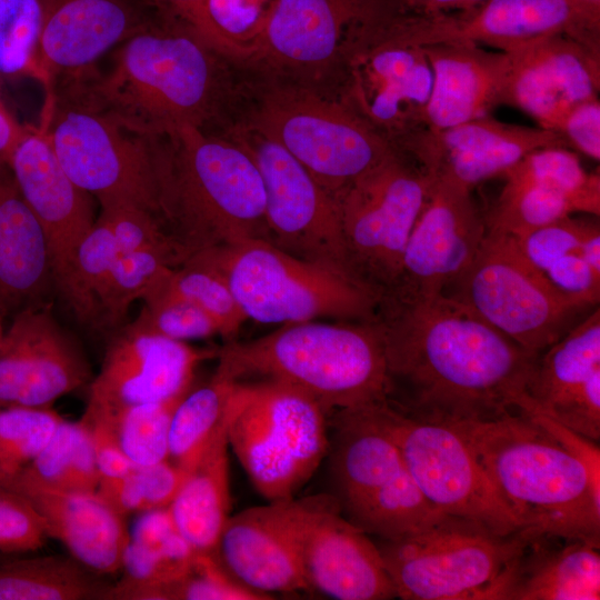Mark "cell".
<instances>
[{"mask_svg": "<svg viewBox=\"0 0 600 600\" xmlns=\"http://www.w3.org/2000/svg\"><path fill=\"white\" fill-rule=\"evenodd\" d=\"M161 287L201 308L231 337L247 319L223 278L211 268L187 260L161 280Z\"/></svg>", "mask_w": 600, "mask_h": 600, "instance_id": "obj_47", "label": "cell"}, {"mask_svg": "<svg viewBox=\"0 0 600 600\" xmlns=\"http://www.w3.org/2000/svg\"><path fill=\"white\" fill-rule=\"evenodd\" d=\"M188 260L219 273L247 319L293 323L331 317L370 321L381 296L360 281L297 258L264 239L204 250Z\"/></svg>", "mask_w": 600, "mask_h": 600, "instance_id": "obj_6", "label": "cell"}, {"mask_svg": "<svg viewBox=\"0 0 600 600\" xmlns=\"http://www.w3.org/2000/svg\"><path fill=\"white\" fill-rule=\"evenodd\" d=\"M250 127L286 149L332 197L397 150L344 101L302 87L268 91Z\"/></svg>", "mask_w": 600, "mask_h": 600, "instance_id": "obj_11", "label": "cell"}, {"mask_svg": "<svg viewBox=\"0 0 600 600\" xmlns=\"http://www.w3.org/2000/svg\"><path fill=\"white\" fill-rule=\"evenodd\" d=\"M431 182L414 159L397 149L333 196L351 271L381 297L398 280Z\"/></svg>", "mask_w": 600, "mask_h": 600, "instance_id": "obj_12", "label": "cell"}, {"mask_svg": "<svg viewBox=\"0 0 600 600\" xmlns=\"http://www.w3.org/2000/svg\"><path fill=\"white\" fill-rule=\"evenodd\" d=\"M276 0H206L198 33L224 58L247 60Z\"/></svg>", "mask_w": 600, "mask_h": 600, "instance_id": "obj_42", "label": "cell"}, {"mask_svg": "<svg viewBox=\"0 0 600 600\" xmlns=\"http://www.w3.org/2000/svg\"><path fill=\"white\" fill-rule=\"evenodd\" d=\"M198 552L176 528L168 508L139 512L123 549L122 579L109 588L104 599H127L143 588L159 586L184 574Z\"/></svg>", "mask_w": 600, "mask_h": 600, "instance_id": "obj_33", "label": "cell"}, {"mask_svg": "<svg viewBox=\"0 0 600 600\" xmlns=\"http://www.w3.org/2000/svg\"><path fill=\"white\" fill-rule=\"evenodd\" d=\"M147 139L158 219L188 259L252 239L269 241L262 177L239 142L192 126Z\"/></svg>", "mask_w": 600, "mask_h": 600, "instance_id": "obj_3", "label": "cell"}, {"mask_svg": "<svg viewBox=\"0 0 600 600\" xmlns=\"http://www.w3.org/2000/svg\"><path fill=\"white\" fill-rule=\"evenodd\" d=\"M100 214L110 227L119 254L160 249L187 261L186 253L150 211L131 203H117L101 208Z\"/></svg>", "mask_w": 600, "mask_h": 600, "instance_id": "obj_51", "label": "cell"}, {"mask_svg": "<svg viewBox=\"0 0 600 600\" xmlns=\"http://www.w3.org/2000/svg\"><path fill=\"white\" fill-rule=\"evenodd\" d=\"M8 168L7 164L0 163V173H2Z\"/></svg>", "mask_w": 600, "mask_h": 600, "instance_id": "obj_64", "label": "cell"}, {"mask_svg": "<svg viewBox=\"0 0 600 600\" xmlns=\"http://www.w3.org/2000/svg\"><path fill=\"white\" fill-rule=\"evenodd\" d=\"M221 58L190 26L163 16L117 47L108 72L91 67L53 86L139 137L180 126L208 132L223 93Z\"/></svg>", "mask_w": 600, "mask_h": 600, "instance_id": "obj_2", "label": "cell"}, {"mask_svg": "<svg viewBox=\"0 0 600 600\" xmlns=\"http://www.w3.org/2000/svg\"><path fill=\"white\" fill-rule=\"evenodd\" d=\"M216 353L217 349H196L131 322L110 339L101 368L90 381L83 416L182 397L192 388L198 364Z\"/></svg>", "mask_w": 600, "mask_h": 600, "instance_id": "obj_21", "label": "cell"}, {"mask_svg": "<svg viewBox=\"0 0 600 600\" xmlns=\"http://www.w3.org/2000/svg\"><path fill=\"white\" fill-rule=\"evenodd\" d=\"M587 1L588 3L594 6V7H599L600 8V0H584Z\"/></svg>", "mask_w": 600, "mask_h": 600, "instance_id": "obj_62", "label": "cell"}, {"mask_svg": "<svg viewBox=\"0 0 600 600\" xmlns=\"http://www.w3.org/2000/svg\"><path fill=\"white\" fill-rule=\"evenodd\" d=\"M23 128L20 127L0 103V163L7 164Z\"/></svg>", "mask_w": 600, "mask_h": 600, "instance_id": "obj_61", "label": "cell"}, {"mask_svg": "<svg viewBox=\"0 0 600 600\" xmlns=\"http://www.w3.org/2000/svg\"><path fill=\"white\" fill-rule=\"evenodd\" d=\"M236 384L216 370L208 383L186 393L171 419L169 461L187 472L193 469L228 423Z\"/></svg>", "mask_w": 600, "mask_h": 600, "instance_id": "obj_35", "label": "cell"}, {"mask_svg": "<svg viewBox=\"0 0 600 600\" xmlns=\"http://www.w3.org/2000/svg\"><path fill=\"white\" fill-rule=\"evenodd\" d=\"M443 294L537 356L597 308L559 291L523 258L511 236L489 231Z\"/></svg>", "mask_w": 600, "mask_h": 600, "instance_id": "obj_10", "label": "cell"}, {"mask_svg": "<svg viewBox=\"0 0 600 600\" xmlns=\"http://www.w3.org/2000/svg\"><path fill=\"white\" fill-rule=\"evenodd\" d=\"M214 553L253 590L268 594L310 590L288 531L283 501L230 516Z\"/></svg>", "mask_w": 600, "mask_h": 600, "instance_id": "obj_29", "label": "cell"}, {"mask_svg": "<svg viewBox=\"0 0 600 600\" xmlns=\"http://www.w3.org/2000/svg\"><path fill=\"white\" fill-rule=\"evenodd\" d=\"M189 472L169 460L134 464L124 477L102 480L97 494L123 518L130 513L168 508Z\"/></svg>", "mask_w": 600, "mask_h": 600, "instance_id": "obj_45", "label": "cell"}, {"mask_svg": "<svg viewBox=\"0 0 600 600\" xmlns=\"http://www.w3.org/2000/svg\"><path fill=\"white\" fill-rule=\"evenodd\" d=\"M586 220L569 216L521 236L511 237L523 258L543 273L561 257L579 252Z\"/></svg>", "mask_w": 600, "mask_h": 600, "instance_id": "obj_52", "label": "cell"}, {"mask_svg": "<svg viewBox=\"0 0 600 600\" xmlns=\"http://www.w3.org/2000/svg\"><path fill=\"white\" fill-rule=\"evenodd\" d=\"M523 48L572 104L598 98L600 53L567 36H552Z\"/></svg>", "mask_w": 600, "mask_h": 600, "instance_id": "obj_41", "label": "cell"}, {"mask_svg": "<svg viewBox=\"0 0 600 600\" xmlns=\"http://www.w3.org/2000/svg\"><path fill=\"white\" fill-rule=\"evenodd\" d=\"M600 543L531 532L489 600H599Z\"/></svg>", "mask_w": 600, "mask_h": 600, "instance_id": "obj_27", "label": "cell"}, {"mask_svg": "<svg viewBox=\"0 0 600 600\" xmlns=\"http://www.w3.org/2000/svg\"><path fill=\"white\" fill-rule=\"evenodd\" d=\"M523 410L537 424L553 437L563 448L577 457L587 468L593 482L600 487V447L572 429L561 424L542 413L528 402V397L521 402Z\"/></svg>", "mask_w": 600, "mask_h": 600, "instance_id": "obj_56", "label": "cell"}, {"mask_svg": "<svg viewBox=\"0 0 600 600\" xmlns=\"http://www.w3.org/2000/svg\"><path fill=\"white\" fill-rule=\"evenodd\" d=\"M509 54L510 69L501 104L517 107L533 118L539 127L558 132L574 104L563 97L551 78L523 48L509 51Z\"/></svg>", "mask_w": 600, "mask_h": 600, "instance_id": "obj_43", "label": "cell"}, {"mask_svg": "<svg viewBox=\"0 0 600 600\" xmlns=\"http://www.w3.org/2000/svg\"><path fill=\"white\" fill-rule=\"evenodd\" d=\"M118 256L110 227L100 214L79 244L76 257L78 283L94 324L100 323L98 300Z\"/></svg>", "mask_w": 600, "mask_h": 600, "instance_id": "obj_50", "label": "cell"}, {"mask_svg": "<svg viewBox=\"0 0 600 600\" xmlns=\"http://www.w3.org/2000/svg\"><path fill=\"white\" fill-rule=\"evenodd\" d=\"M49 306L14 313L0 341V404L50 408L92 380L90 364Z\"/></svg>", "mask_w": 600, "mask_h": 600, "instance_id": "obj_23", "label": "cell"}, {"mask_svg": "<svg viewBox=\"0 0 600 600\" xmlns=\"http://www.w3.org/2000/svg\"><path fill=\"white\" fill-rule=\"evenodd\" d=\"M228 423L188 473L168 506L182 537L198 553H212L230 517Z\"/></svg>", "mask_w": 600, "mask_h": 600, "instance_id": "obj_32", "label": "cell"}, {"mask_svg": "<svg viewBox=\"0 0 600 600\" xmlns=\"http://www.w3.org/2000/svg\"><path fill=\"white\" fill-rule=\"evenodd\" d=\"M579 253L594 271L600 273V227L598 218L586 220Z\"/></svg>", "mask_w": 600, "mask_h": 600, "instance_id": "obj_60", "label": "cell"}, {"mask_svg": "<svg viewBox=\"0 0 600 600\" xmlns=\"http://www.w3.org/2000/svg\"><path fill=\"white\" fill-rule=\"evenodd\" d=\"M52 289L46 236L7 168L0 173V313L49 306Z\"/></svg>", "mask_w": 600, "mask_h": 600, "instance_id": "obj_30", "label": "cell"}, {"mask_svg": "<svg viewBox=\"0 0 600 600\" xmlns=\"http://www.w3.org/2000/svg\"><path fill=\"white\" fill-rule=\"evenodd\" d=\"M229 137L251 154L261 173L269 241L297 258L358 280L350 268L334 198L286 149L250 126Z\"/></svg>", "mask_w": 600, "mask_h": 600, "instance_id": "obj_15", "label": "cell"}, {"mask_svg": "<svg viewBox=\"0 0 600 600\" xmlns=\"http://www.w3.org/2000/svg\"><path fill=\"white\" fill-rule=\"evenodd\" d=\"M330 470L342 514L367 534L397 539L439 514L369 406L337 410Z\"/></svg>", "mask_w": 600, "mask_h": 600, "instance_id": "obj_8", "label": "cell"}, {"mask_svg": "<svg viewBox=\"0 0 600 600\" xmlns=\"http://www.w3.org/2000/svg\"><path fill=\"white\" fill-rule=\"evenodd\" d=\"M543 273L566 296L592 307L599 306L600 273L578 251L561 257Z\"/></svg>", "mask_w": 600, "mask_h": 600, "instance_id": "obj_54", "label": "cell"}, {"mask_svg": "<svg viewBox=\"0 0 600 600\" xmlns=\"http://www.w3.org/2000/svg\"><path fill=\"white\" fill-rule=\"evenodd\" d=\"M43 521L20 494L0 487V551L28 552L43 547Z\"/></svg>", "mask_w": 600, "mask_h": 600, "instance_id": "obj_53", "label": "cell"}, {"mask_svg": "<svg viewBox=\"0 0 600 600\" xmlns=\"http://www.w3.org/2000/svg\"><path fill=\"white\" fill-rule=\"evenodd\" d=\"M161 280L144 296L142 309L132 322L151 332L184 342L220 334L219 326L206 311L163 289Z\"/></svg>", "mask_w": 600, "mask_h": 600, "instance_id": "obj_49", "label": "cell"}, {"mask_svg": "<svg viewBox=\"0 0 600 600\" xmlns=\"http://www.w3.org/2000/svg\"><path fill=\"white\" fill-rule=\"evenodd\" d=\"M503 179L552 186L567 194L578 212L600 214V174L589 173L579 158L564 147L537 149L502 174Z\"/></svg>", "mask_w": 600, "mask_h": 600, "instance_id": "obj_40", "label": "cell"}, {"mask_svg": "<svg viewBox=\"0 0 600 600\" xmlns=\"http://www.w3.org/2000/svg\"><path fill=\"white\" fill-rule=\"evenodd\" d=\"M283 509L310 590L338 600L397 597L377 544L344 518L333 494L283 501Z\"/></svg>", "mask_w": 600, "mask_h": 600, "instance_id": "obj_18", "label": "cell"}, {"mask_svg": "<svg viewBox=\"0 0 600 600\" xmlns=\"http://www.w3.org/2000/svg\"><path fill=\"white\" fill-rule=\"evenodd\" d=\"M432 71L423 50H410L384 62L366 82L342 93L341 100L387 139L426 127Z\"/></svg>", "mask_w": 600, "mask_h": 600, "instance_id": "obj_31", "label": "cell"}, {"mask_svg": "<svg viewBox=\"0 0 600 600\" xmlns=\"http://www.w3.org/2000/svg\"><path fill=\"white\" fill-rule=\"evenodd\" d=\"M431 178L427 202L403 251L398 280L382 297L444 293L472 262L484 239V216L472 199V190Z\"/></svg>", "mask_w": 600, "mask_h": 600, "instance_id": "obj_20", "label": "cell"}, {"mask_svg": "<svg viewBox=\"0 0 600 600\" xmlns=\"http://www.w3.org/2000/svg\"><path fill=\"white\" fill-rule=\"evenodd\" d=\"M40 0H0V76H34L42 31Z\"/></svg>", "mask_w": 600, "mask_h": 600, "instance_id": "obj_48", "label": "cell"}, {"mask_svg": "<svg viewBox=\"0 0 600 600\" xmlns=\"http://www.w3.org/2000/svg\"><path fill=\"white\" fill-rule=\"evenodd\" d=\"M148 1L160 13L187 23L198 33L206 0H148Z\"/></svg>", "mask_w": 600, "mask_h": 600, "instance_id": "obj_59", "label": "cell"}, {"mask_svg": "<svg viewBox=\"0 0 600 600\" xmlns=\"http://www.w3.org/2000/svg\"><path fill=\"white\" fill-rule=\"evenodd\" d=\"M48 243L54 289L82 323H93L81 293L76 257L96 222L91 196L63 171L43 129L23 128L8 163Z\"/></svg>", "mask_w": 600, "mask_h": 600, "instance_id": "obj_19", "label": "cell"}, {"mask_svg": "<svg viewBox=\"0 0 600 600\" xmlns=\"http://www.w3.org/2000/svg\"><path fill=\"white\" fill-rule=\"evenodd\" d=\"M432 71V89L424 123L441 130L487 116L501 104L510 54L473 42H442L421 47Z\"/></svg>", "mask_w": 600, "mask_h": 600, "instance_id": "obj_28", "label": "cell"}, {"mask_svg": "<svg viewBox=\"0 0 600 600\" xmlns=\"http://www.w3.org/2000/svg\"><path fill=\"white\" fill-rule=\"evenodd\" d=\"M52 89L43 130L67 176L96 197L101 208L131 203L157 217L148 139L127 131L70 92Z\"/></svg>", "mask_w": 600, "mask_h": 600, "instance_id": "obj_13", "label": "cell"}, {"mask_svg": "<svg viewBox=\"0 0 600 600\" xmlns=\"http://www.w3.org/2000/svg\"><path fill=\"white\" fill-rule=\"evenodd\" d=\"M400 12L394 0H276L247 60L318 78Z\"/></svg>", "mask_w": 600, "mask_h": 600, "instance_id": "obj_16", "label": "cell"}, {"mask_svg": "<svg viewBox=\"0 0 600 600\" xmlns=\"http://www.w3.org/2000/svg\"><path fill=\"white\" fill-rule=\"evenodd\" d=\"M393 33L413 46L473 42L513 51L552 36H567L600 52V8L584 0H488L459 14L400 13Z\"/></svg>", "mask_w": 600, "mask_h": 600, "instance_id": "obj_17", "label": "cell"}, {"mask_svg": "<svg viewBox=\"0 0 600 600\" xmlns=\"http://www.w3.org/2000/svg\"><path fill=\"white\" fill-rule=\"evenodd\" d=\"M487 1L488 0H394L403 13L419 17L466 13L479 8Z\"/></svg>", "mask_w": 600, "mask_h": 600, "instance_id": "obj_58", "label": "cell"}, {"mask_svg": "<svg viewBox=\"0 0 600 600\" xmlns=\"http://www.w3.org/2000/svg\"><path fill=\"white\" fill-rule=\"evenodd\" d=\"M42 31L34 77L47 87L93 67L107 51L159 21L148 0H40Z\"/></svg>", "mask_w": 600, "mask_h": 600, "instance_id": "obj_24", "label": "cell"}, {"mask_svg": "<svg viewBox=\"0 0 600 600\" xmlns=\"http://www.w3.org/2000/svg\"><path fill=\"white\" fill-rule=\"evenodd\" d=\"M183 262L178 254L160 249L119 254L98 300L100 323L120 326L130 306Z\"/></svg>", "mask_w": 600, "mask_h": 600, "instance_id": "obj_39", "label": "cell"}, {"mask_svg": "<svg viewBox=\"0 0 600 600\" xmlns=\"http://www.w3.org/2000/svg\"><path fill=\"white\" fill-rule=\"evenodd\" d=\"M14 477L57 490L97 492L100 474L88 424L63 420L43 450Z\"/></svg>", "mask_w": 600, "mask_h": 600, "instance_id": "obj_36", "label": "cell"}, {"mask_svg": "<svg viewBox=\"0 0 600 600\" xmlns=\"http://www.w3.org/2000/svg\"><path fill=\"white\" fill-rule=\"evenodd\" d=\"M227 436L256 490L269 502L294 499L329 444L324 409L301 390L266 379L237 381Z\"/></svg>", "mask_w": 600, "mask_h": 600, "instance_id": "obj_7", "label": "cell"}, {"mask_svg": "<svg viewBox=\"0 0 600 600\" xmlns=\"http://www.w3.org/2000/svg\"><path fill=\"white\" fill-rule=\"evenodd\" d=\"M433 178L471 189L502 177L524 156L541 148L564 147L557 131L498 121L489 114L453 127L417 129L393 142Z\"/></svg>", "mask_w": 600, "mask_h": 600, "instance_id": "obj_22", "label": "cell"}, {"mask_svg": "<svg viewBox=\"0 0 600 600\" xmlns=\"http://www.w3.org/2000/svg\"><path fill=\"white\" fill-rule=\"evenodd\" d=\"M1 488L23 497L41 517L47 536L59 540L82 566L101 576L120 571L128 528L96 492L57 490L21 477Z\"/></svg>", "mask_w": 600, "mask_h": 600, "instance_id": "obj_26", "label": "cell"}, {"mask_svg": "<svg viewBox=\"0 0 600 600\" xmlns=\"http://www.w3.org/2000/svg\"><path fill=\"white\" fill-rule=\"evenodd\" d=\"M369 407L396 441L414 482L436 509L500 534L521 529L454 426L409 416L387 400Z\"/></svg>", "mask_w": 600, "mask_h": 600, "instance_id": "obj_14", "label": "cell"}, {"mask_svg": "<svg viewBox=\"0 0 600 600\" xmlns=\"http://www.w3.org/2000/svg\"><path fill=\"white\" fill-rule=\"evenodd\" d=\"M273 597L253 590L236 578L214 552L198 553L192 567L169 582L136 590L127 599L147 600H266Z\"/></svg>", "mask_w": 600, "mask_h": 600, "instance_id": "obj_44", "label": "cell"}, {"mask_svg": "<svg viewBox=\"0 0 600 600\" xmlns=\"http://www.w3.org/2000/svg\"><path fill=\"white\" fill-rule=\"evenodd\" d=\"M2 314L0 313V341L3 337V333H4V330H3V327H2Z\"/></svg>", "mask_w": 600, "mask_h": 600, "instance_id": "obj_63", "label": "cell"}, {"mask_svg": "<svg viewBox=\"0 0 600 600\" xmlns=\"http://www.w3.org/2000/svg\"><path fill=\"white\" fill-rule=\"evenodd\" d=\"M76 559L44 556L0 564V600L104 599L111 587Z\"/></svg>", "mask_w": 600, "mask_h": 600, "instance_id": "obj_34", "label": "cell"}, {"mask_svg": "<svg viewBox=\"0 0 600 600\" xmlns=\"http://www.w3.org/2000/svg\"><path fill=\"white\" fill-rule=\"evenodd\" d=\"M184 396L139 403L103 416H83L82 420L102 427L132 463L153 464L169 460L171 419Z\"/></svg>", "mask_w": 600, "mask_h": 600, "instance_id": "obj_37", "label": "cell"}, {"mask_svg": "<svg viewBox=\"0 0 600 600\" xmlns=\"http://www.w3.org/2000/svg\"><path fill=\"white\" fill-rule=\"evenodd\" d=\"M217 371L241 381L258 376L314 399L327 412L388 399L383 338L377 321L284 323L249 341L217 349Z\"/></svg>", "mask_w": 600, "mask_h": 600, "instance_id": "obj_5", "label": "cell"}, {"mask_svg": "<svg viewBox=\"0 0 600 600\" xmlns=\"http://www.w3.org/2000/svg\"><path fill=\"white\" fill-rule=\"evenodd\" d=\"M558 132L584 156L600 159V102L599 98L574 104L562 120Z\"/></svg>", "mask_w": 600, "mask_h": 600, "instance_id": "obj_55", "label": "cell"}, {"mask_svg": "<svg viewBox=\"0 0 600 600\" xmlns=\"http://www.w3.org/2000/svg\"><path fill=\"white\" fill-rule=\"evenodd\" d=\"M87 424L93 438L100 481L114 480L127 476L134 467V463L127 458L112 437L102 427Z\"/></svg>", "mask_w": 600, "mask_h": 600, "instance_id": "obj_57", "label": "cell"}, {"mask_svg": "<svg viewBox=\"0 0 600 600\" xmlns=\"http://www.w3.org/2000/svg\"><path fill=\"white\" fill-rule=\"evenodd\" d=\"M574 212L578 210L573 201L552 186L504 179L503 188L484 221L489 232L517 237Z\"/></svg>", "mask_w": 600, "mask_h": 600, "instance_id": "obj_38", "label": "cell"}, {"mask_svg": "<svg viewBox=\"0 0 600 600\" xmlns=\"http://www.w3.org/2000/svg\"><path fill=\"white\" fill-rule=\"evenodd\" d=\"M532 531L509 534L441 513L418 530L376 543L397 597L404 600H489Z\"/></svg>", "mask_w": 600, "mask_h": 600, "instance_id": "obj_9", "label": "cell"}, {"mask_svg": "<svg viewBox=\"0 0 600 600\" xmlns=\"http://www.w3.org/2000/svg\"><path fill=\"white\" fill-rule=\"evenodd\" d=\"M62 421L51 408L8 406L0 410V487L43 450Z\"/></svg>", "mask_w": 600, "mask_h": 600, "instance_id": "obj_46", "label": "cell"}, {"mask_svg": "<svg viewBox=\"0 0 600 600\" xmlns=\"http://www.w3.org/2000/svg\"><path fill=\"white\" fill-rule=\"evenodd\" d=\"M449 423L468 441L521 529L600 543V487L523 410Z\"/></svg>", "mask_w": 600, "mask_h": 600, "instance_id": "obj_4", "label": "cell"}, {"mask_svg": "<svg viewBox=\"0 0 600 600\" xmlns=\"http://www.w3.org/2000/svg\"><path fill=\"white\" fill-rule=\"evenodd\" d=\"M526 393L532 407L599 442V307L536 357L527 379Z\"/></svg>", "mask_w": 600, "mask_h": 600, "instance_id": "obj_25", "label": "cell"}, {"mask_svg": "<svg viewBox=\"0 0 600 600\" xmlns=\"http://www.w3.org/2000/svg\"><path fill=\"white\" fill-rule=\"evenodd\" d=\"M383 338L387 401L412 417L487 421L519 410L537 354L439 293L382 297L376 317Z\"/></svg>", "mask_w": 600, "mask_h": 600, "instance_id": "obj_1", "label": "cell"}]
</instances>
